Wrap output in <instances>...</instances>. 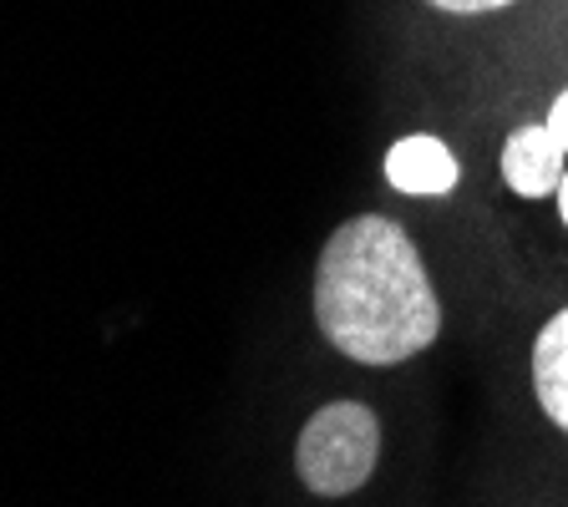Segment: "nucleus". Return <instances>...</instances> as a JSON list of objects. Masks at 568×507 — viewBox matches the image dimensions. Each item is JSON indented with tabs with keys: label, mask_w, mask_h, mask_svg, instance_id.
I'll return each mask as SVG.
<instances>
[{
	"label": "nucleus",
	"mask_w": 568,
	"mask_h": 507,
	"mask_svg": "<svg viewBox=\"0 0 568 507\" xmlns=\"http://www.w3.org/2000/svg\"><path fill=\"white\" fill-rule=\"evenodd\" d=\"M315 320L361 366H402L442 335V305L402 224L361 213L341 224L315 270Z\"/></svg>",
	"instance_id": "f257e3e1"
},
{
	"label": "nucleus",
	"mask_w": 568,
	"mask_h": 507,
	"mask_svg": "<svg viewBox=\"0 0 568 507\" xmlns=\"http://www.w3.org/2000/svg\"><path fill=\"white\" fill-rule=\"evenodd\" d=\"M381 457V426L371 406L361 402H331L320 406L300 432L295 467L300 483L315 497H351L371 483Z\"/></svg>",
	"instance_id": "f03ea898"
},
{
	"label": "nucleus",
	"mask_w": 568,
	"mask_h": 507,
	"mask_svg": "<svg viewBox=\"0 0 568 507\" xmlns=\"http://www.w3.org/2000/svg\"><path fill=\"white\" fill-rule=\"evenodd\" d=\"M564 173H568V148L558 142V132L548 128V122L518 128L503 142V178H508V189L523 193V199H548V193H558Z\"/></svg>",
	"instance_id": "7ed1b4c3"
},
{
	"label": "nucleus",
	"mask_w": 568,
	"mask_h": 507,
	"mask_svg": "<svg viewBox=\"0 0 568 507\" xmlns=\"http://www.w3.org/2000/svg\"><path fill=\"white\" fill-rule=\"evenodd\" d=\"M386 178L402 193H416V199H437V193L457 189V158L442 138L432 132H412L386 153Z\"/></svg>",
	"instance_id": "20e7f679"
},
{
	"label": "nucleus",
	"mask_w": 568,
	"mask_h": 507,
	"mask_svg": "<svg viewBox=\"0 0 568 507\" xmlns=\"http://www.w3.org/2000/svg\"><path fill=\"white\" fill-rule=\"evenodd\" d=\"M532 391L548 422L568 432V305L532 341Z\"/></svg>",
	"instance_id": "39448f33"
},
{
	"label": "nucleus",
	"mask_w": 568,
	"mask_h": 507,
	"mask_svg": "<svg viewBox=\"0 0 568 507\" xmlns=\"http://www.w3.org/2000/svg\"><path fill=\"white\" fill-rule=\"evenodd\" d=\"M426 6L452 11V16H483V11H503V6H513V0H426Z\"/></svg>",
	"instance_id": "423d86ee"
},
{
	"label": "nucleus",
	"mask_w": 568,
	"mask_h": 507,
	"mask_svg": "<svg viewBox=\"0 0 568 507\" xmlns=\"http://www.w3.org/2000/svg\"><path fill=\"white\" fill-rule=\"evenodd\" d=\"M544 122L558 132V142H564V148H568V87H564V92H558V102L548 107V118H544Z\"/></svg>",
	"instance_id": "0eeeda50"
},
{
	"label": "nucleus",
	"mask_w": 568,
	"mask_h": 507,
	"mask_svg": "<svg viewBox=\"0 0 568 507\" xmlns=\"http://www.w3.org/2000/svg\"><path fill=\"white\" fill-rule=\"evenodd\" d=\"M558 213H564V224H568V173H564V183H558Z\"/></svg>",
	"instance_id": "6e6552de"
}]
</instances>
